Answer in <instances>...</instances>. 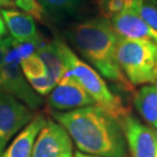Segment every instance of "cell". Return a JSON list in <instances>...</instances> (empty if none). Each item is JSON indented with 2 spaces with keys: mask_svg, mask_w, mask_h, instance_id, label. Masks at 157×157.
I'll return each instance as SVG.
<instances>
[{
  "mask_svg": "<svg viewBox=\"0 0 157 157\" xmlns=\"http://www.w3.org/2000/svg\"><path fill=\"white\" fill-rule=\"evenodd\" d=\"M156 76H157V67H156Z\"/></svg>",
  "mask_w": 157,
  "mask_h": 157,
  "instance_id": "26",
  "label": "cell"
},
{
  "mask_svg": "<svg viewBox=\"0 0 157 157\" xmlns=\"http://www.w3.org/2000/svg\"><path fill=\"white\" fill-rule=\"evenodd\" d=\"M27 80L30 83L31 87L34 89V91L41 96L49 95L50 92L53 90V88L56 86L48 75L44 77L30 78H27Z\"/></svg>",
  "mask_w": 157,
  "mask_h": 157,
  "instance_id": "18",
  "label": "cell"
},
{
  "mask_svg": "<svg viewBox=\"0 0 157 157\" xmlns=\"http://www.w3.org/2000/svg\"><path fill=\"white\" fill-rule=\"evenodd\" d=\"M43 9L56 15L71 14L76 11L78 0H37Z\"/></svg>",
  "mask_w": 157,
  "mask_h": 157,
  "instance_id": "16",
  "label": "cell"
},
{
  "mask_svg": "<svg viewBox=\"0 0 157 157\" xmlns=\"http://www.w3.org/2000/svg\"><path fill=\"white\" fill-rule=\"evenodd\" d=\"M74 157H101V156H96V155H91V154H86L81 151H78L74 154Z\"/></svg>",
  "mask_w": 157,
  "mask_h": 157,
  "instance_id": "24",
  "label": "cell"
},
{
  "mask_svg": "<svg viewBox=\"0 0 157 157\" xmlns=\"http://www.w3.org/2000/svg\"><path fill=\"white\" fill-rule=\"evenodd\" d=\"M20 67L27 78L44 77L48 75V71L44 61L35 52L21 59L20 61Z\"/></svg>",
  "mask_w": 157,
  "mask_h": 157,
  "instance_id": "15",
  "label": "cell"
},
{
  "mask_svg": "<svg viewBox=\"0 0 157 157\" xmlns=\"http://www.w3.org/2000/svg\"><path fill=\"white\" fill-rule=\"evenodd\" d=\"M17 7L12 0H0V8H14Z\"/></svg>",
  "mask_w": 157,
  "mask_h": 157,
  "instance_id": "23",
  "label": "cell"
},
{
  "mask_svg": "<svg viewBox=\"0 0 157 157\" xmlns=\"http://www.w3.org/2000/svg\"><path fill=\"white\" fill-rule=\"evenodd\" d=\"M32 157H74L73 140L59 122L47 118L36 138Z\"/></svg>",
  "mask_w": 157,
  "mask_h": 157,
  "instance_id": "7",
  "label": "cell"
},
{
  "mask_svg": "<svg viewBox=\"0 0 157 157\" xmlns=\"http://www.w3.org/2000/svg\"><path fill=\"white\" fill-rule=\"evenodd\" d=\"M7 36V28L4 23V20L2 18V15L0 13V38Z\"/></svg>",
  "mask_w": 157,
  "mask_h": 157,
  "instance_id": "22",
  "label": "cell"
},
{
  "mask_svg": "<svg viewBox=\"0 0 157 157\" xmlns=\"http://www.w3.org/2000/svg\"><path fill=\"white\" fill-rule=\"evenodd\" d=\"M78 149L101 157H124L127 142L119 121L96 105L70 111H52Z\"/></svg>",
  "mask_w": 157,
  "mask_h": 157,
  "instance_id": "1",
  "label": "cell"
},
{
  "mask_svg": "<svg viewBox=\"0 0 157 157\" xmlns=\"http://www.w3.org/2000/svg\"><path fill=\"white\" fill-rule=\"evenodd\" d=\"M145 1H148V2H152V3H156L157 0H145Z\"/></svg>",
  "mask_w": 157,
  "mask_h": 157,
  "instance_id": "25",
  "label": "cell"
},
{
  "mask_svg": "<svg viewBox=\"0 0 157 157\" xmlns=\"http://www.w3.org/2000/svg\"><path fill=\"white\" fill-rule=\"evenodd\" d=\"M132 157H157V133L131 114L121 121Z\"/></svg>",
  "mask_w": 157,
  "mask_h": 157,
  "instance_id": "9",
  "label": "cell"
},
{
  "mask_svg": "<svg viewBox=\"0 0 157 157\" xmlns=\"http://www.w3.org/2000/svg\"><path fill=\"white\" fill-rule=\"evenodd\" d=\"M117 60L133 86L157 83V43L118 37Z\"/></svg>",
  "mask_w": 157,
  "mask_h": 157,
  "instance_id": "4",
  "label": "cell"
},
{
  "mask_svg": "<svg viewBox=\"0 0 157 157\" xmlns=\"http://www.w3.org/2000/svg\"><path fill=\"white\" fill-rule=\"evenodd\" d=\"M48 105L56 111H70L95 105V102L76 78L65 75L50 92Z\"/></svg>",
  "mask_w": 157,
  "mask_h": 157,
  "instance_id": "8",
  "label": "cell"
},
{
  "mask_svg": "<svg viewBox=\"0 0 157 157\" xmlns=\"http://www.w3.org/2000/svg\"><path fill=\"white\" fill-rule=\"evenodd\" d=\"M34 117V110L11 95L0 91V155Z\"/></svg>",
  "mask_w": 157,
  "mask_h": 157,
  "instance_id": "6",
  "label": "cell"
},
{
  "mask_svg": "<svg viewBox=\"0 0 157 157\" xmlns=\"http://www.w3.org/2000/svg\"><path fill=\"white\" fill-rule=\"evenodd\" d=\"M35 53L45 63L48 76L55 85L67 75V67L62 59L57 40L51 43H45L36 49Z\"/></svg>",
  "mask_w": 157,
  "mask_h": 157,
  "instance_id": "13",
  "label": "cell"
},
{
  "mask_svg": "<svg viewBox=\"0 0 157 157\" xmlns=\"http://www.w3.org/2000/svg\"><path fill=\"white\" fill-rule=\"evenodd\" d=\"M142 20L148 25V27L154 33L157 40V5L156 3L142 0L135 9Z\"/></svg>",
  "mask_w": 157,
  "mask_h": 157,
  "instance_id": "17",
  "label": "cell"
},
{
  "mask_svg": "<svg viewBox=\"0 0 157 157\" xmlns=\"http://www.w3.org/2000/svg\"><path fill=\"white\" fill-rule=\"evenodd\" d=\"M0 91L20 100L32 110H37L43 104L41 95L36 93L20 67L13 48L9 51L5 62L0 67Z\"/></svg>",
  "mask_w": 157,
  "mask_h": 157,
  "instance_id": "5",
  "label": "cell"
},
{
  "mask_svg": "<svg viewBox=\"0 0 157 157\" xmlns=\"http://www.w3.org/2000/svg\"><path fill=\"white\" fill-rule=\"evenodd\" d=\"M121 1L125 3L128 9H136V7L140 4L142 0H121Z\"/></svg>",
  "mask_w": 157,
  "mask_h": 157,
  "instance_id": "21",
  "label": "cell"
},
{
  "mask_svg": "<svg viewBox=\"0 0 157 157\" xmlns=\"http://www.w3.org/2000/svg\"><path fill=\"white\" fill-rule=\"evenodd\" d=\"M110 23L119 38L157 43L154 33L135 9H128L114 15L110 18Z\"/></svg>",
  "mask_w": 157,
  "mask_h": 157,
  "instance_id": "11",
  "label": "cell"
},
{
  "mask_svg": "<svg viewBox=\"0 0 157 157\" xmlns=\"http://www.w3.org/2000/svg\"><path fill=\"white\" fill-rule=\"evenodd\" d=\"M137 110L147 122L157 127V85H146L135 94Z\"/></svg>",
  "mask_w": 157,
  "mask_h": 157,
  "instance_id": "14",
  "label": "cell"
},
{
  "mask_svg": "<svg viewBox=\"0 0 157 157\" xmlns=\"http://www.w3.org/2000/svg\"><path fill=\"white\" fill-rule=\"evenodd\" d=\"M17 7L21 8L24 12L31 14L34 18L42 20L44 9L37 0H12Z\"/></svg>",
  "mask_w": 157,
  "mask_h": 157,
  "instance_id": "19",
  "label": "cell"
},
{
  "mask_svg": "<svg viewBox=\"0 0 157 157\" xmlns=\"http://www.w3.org/2000/svg\"><path fill=\"white\" fill-rule=\"evenodd\" d=\"M156 128V130H157V127H156V128ZM156 133H157V132H156Z\"/></svg>",
  "mask_w": 157,
  "mask_h": 157,
  "instance_id": "27",
  "label": "cell"
},
{
  "mask_svg": "<svg viewBox=\"0 0 157 157\" xmlns=\"http://www.w3.org/2000/svg\"><path fill=\"white\" fill-rule=\"evenodd\" d=\"M13 47V40L10 36H6L0 38V67L6 60L9 51Z\"/></svg>",
  "mask_w": 157,
  "mask_h": 157,
  "instance_id": "20",
  "label": "cell"
},
{
  "mask_svg": "<svg viewBox=\"0 0 157 157\" xmlns=\"http://www.w3.org/2000/svg\"><path fill=\"white\" fill-rule=\"evenodd\" d=\"M0 13L13 42L33 44L36 49L45 44L31 14L13 8H3Z\"/></svg>",
  "mask_w": 157,
  "mask_h": 157,
  "instance_id": "10",
  "label": "cell"
},
{
  "mask_svg": "<svg viewBox=\"0 0 157 157\" xmlns=\"http://www.w3.org/2000/svg\"><path fill=\"white\" fill-rule=\"evenodd\" d=\"M67 39L85 60L103 78H107L124 91H133L132 85L117 60L118 36L110 20L102 17L75 24L67 30Z\"/></svg>",
  "mask_w": 157,
  "mask_h": 157,
  "instance_id": "2",
  "label": "cell"
},
{
  "mask_svg": "<svg viewBox=\"0 0 157 157\" xmlns=\"http://www.w3.org/2000/svg\"><path fill=\"white\" fill-rule=\"evenodd\" d=\"M43 114H38L15 136L0 157H32L33 148L39 132L46 122Z\"/></svg>",
  "mask_w": 157,
  "mask_h": 157,
  "instance_id": "12",
  "label": "cell"
},
{
  "mask_svg": "<svg viewBox=\"0 0 157 157\" xmlns=\"http://www.w3.org/2000/svg\"><path fill=\"white\" fill-rule=\"evenodd\" d=\"M62 59L67 67V75L74 77L94 100L95 105L119 121L130 114V110L122 103L119 96L112 93L103 77L86 61L78 57L71 47L61 40H57Z\"/></svg>",
  "mask_w": 157,
  "mask_h": 157,
  "instance_id": "3",
  "label": "cell"
}]
</instances>
